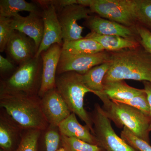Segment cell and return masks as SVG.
I'll list each match as a JSON object with an SVG mask.
<instances>
[{
  "label": "cell",
  "instance_id": "6da1fadb",
  "mask_svg": "<svg viewBox=\"0 0 151 151\" xmlns=\"http://www.w3.org/2000/svg\"><path fill=\"white\" fill-rule=\"evenodd\" d=\"M0 105L20 129L42 131L48 127L37 95L1 90Z\"/></svg>",
  "mask_w": 151,
  "mask_h": 151
},
{
  "label": "cell",
  "instance_id": "7a4b0ae2",
  "mask_svg": "<svg viewBox=\"0 0 151 151\" xmlns=\"http://www.w3.org/2000/svg\"><path fill=\"white\" fill-rule=\"evenodd\" d=\"M110 52L111 66L103 84L126 79L151 83V54L141 44L135 48Z\"/></svg>",
  "mask_w": 151,
  "mask_h": 151
},
{
  "label": "cell",
  "instance_id": "3957f363",
  "mask_svg": "<svg viewBox=\"0 0 151 151\" xmlns=\"http://www.w3.org/2000/svg\"><path fill=\"white\" fill-rule=\"evenodd\" d=\"M103 103L107 117L119 128L126 127L141 139L150 143L151 116L132 106L111 100L103 92H95Z\"/></svg>",
  "mask_w": 151,
  "mask_h": 151
},
{
  "label": "cell",
  "instance_id": "277c9868",
  "mask_svg": "<svg viewBox=\"0 0 151 151\" xmlns=\"http://www.w3.org/2000/svg\"><path fill=\"white\" fill-rule=\"evenodd\" d=\"M55 85L71 113L84 122L94 135L92 117L84 108V101L85 94L92 92L83 84L81 74L67 72L56 75Z\"/></svg>",
  "mask_w": 151,
  "mask_h": 151
},
{
  "label": "cell",
  "instance_id": "5b68a950",
  "mask_svg": "<svg viewBox=\"0 0 151 151\" xmlns=\"http://www.w3.org/2000/svg\"><path fill=\"white\" fill-rule=\"evenodd\" d=\"M42 72L41 56L35 57L19 66L11 76L1 81V90L38 95L41 84Z\"/></svg>",
  "mask_w": 151,
  "mask_h": 151
},
{
  "label": "cell",
  "instance_id": "8992f818",
  "mask_svg": "<svg viewBox=\"0 0 151 151\" xmlns=\"http://www.w3.org/2000/svg\"><path fill=\"white\" fill-rule=\"evenodd\" d=\"M82 4L92 13L127 27L137 24L136 0H83Z\"/></svg>",
  "mask_w": 151,
  "mask_h": 151
},
{
  "label": "cell",
  "instance_id": "52a82bcc",
  "mask_svg": "<svg viewBox=\"0 0 151 151\" xmlns=\"http://www.w3.org/2000/svg\"><path fill=\"white\" fill-rule=\"evenodd\" d=\"M94 135L98 145L104 151H138L116 134L111 121L99 104L94 105L92 116Z\"/></svg>",
  "mask_w": 151,
  "mask_h": 151
},
{
  "label": "cell",
  "instance_id": "ba28073f",
  "mask_svg": "<svg viewBox=\"0 0 151 151\" xmlns=\"http://www.w3.org/2000/svg\"><path fill=\"white\" fill-rule=\"evenodd\" d=\"M110 60L111 53L106 50L94 54L73 55L62 50L56 75L67 72L83 74L94 66L108 62Z\"/></svg>",
  "mask_w": 151,
  "mask_h": 151
},
{
  "label": "cell",
  "instance_id": "9c48e42d",
  "mask_svg": "<svg viewBox=\"0 0 151 151\" xmlns=\"http://www.w3.org/2000/svg\"><path fill=\"white\" fill-rule=\"evenodd\" d=\"M89 8L78 4L68 6L57 13L62 29L63 42L83 38L81 35L84 27L77 24V21L86 19L92 14Z\"/></svg>",
  "mask_w": 151,
  "mask_h": 151
},
{
  "label": "cell",
  "instance_id": "30bf717a",
  "mask_svg": "<svg viewBox=\"0 0 151 151\" xmlns=\"http://www.w3.org/2000/svg\"><path fill=\"white\" fill-rule=\"evenodd\" d=\"M5 51L8 58L19 66L34 58L37 50L35 42L32 39L15 30L7 44Z\"/></svg>",
  "mask_w": 151,
  "mask_h": 151
},
{
  "label": "cell",
  "instance_id": "8fae6325",
  "mask_svg": "<svg viewBox=\"0 0 151 151\" xmlns=\"http://www.w3.org/2000/svg\"><path fill=\"white\" fill-rule=\"evenodd\" d=\"M41 9L44 22L43 35L36 57L40 56L42 52L52 45L58 44L62 46L63 44L62 29L54 7L49 6Z\"/></svg>",
  "mask_w": 151,
  "mask_h": 151
},
{
  "label": "cell",
  "instance_id": "7c38bea8",
  "mask_svg": "<svg viewBox=\"0 0 151 151\" xmlns=\"http://www.w3.org/2000/svg\"><path fill=\"white\" fill-rule=\"evenodd\" d=\"M41 105L49 125L58 127L71 112L56 88L50 89L40 98Z\"/></svg>",
  "mask_w": 151,
  "mask_h": 151
},
{
  "label": "cell",
  "instance_id": "4fadbf2b",
  "mask_svg": "<svg viewBox=\"0 0 151 151\" xmlns=\"http://www.w3.org/2000/svg\"><path fill=\"white\" fill-rule=\"evenodd\" d=\"M83 24L89 29L91 32L97 34L119 36L139 42V38L135 27H127L98 15H90L85 19Z\"/></svg>",
  "mask_w": 151,
  "mask_h": 151
},
{
  "label": "cell",
  "instance_id": "5bb4252c",
  "mask_svg": "<svg viewBox=\"0 0 151 151\" xmlns=\"http://www.w3.org/2000/svg\"><path fill=\"white\" fill-rule=\"evenodd\" d=\"M62 50V46L55 44L41 53L42 60V76L38 94L40 98L49 90L56 88L57 69Z\"/></svg>",
  "mask_w": 151,
  "mask_h": 151
},
{
  "label": "cell",
  "instance_id": "9a60e30c",
  "mask_svg": "<svg viewBox=\"0 0 151 151\" xmlns=\"http://www.w3.org/2000/svg\"><path fill=\"white\" fill-rule=\"evenodd\" d=\"M42 12L29 13L25 17L17 14L11 18L12 28L32 39L37 50L43 35L44 22Z\"/></svg>",
  "mask_w": 151,
  "mask_h": 151
},
{
  "label": "cell",
  "instance_id": "2e32d148",
  "mask_svg": "<svg viewBox=\"0 0 151 151\" xmlns=\"http://www.w3.org/2000/svg\"><path fill=\"white\" fill-rule=\"evenodd\" d=\"M60 134L69 138H75L84 142L97 145L95 136L87 126L81 125L78 122L74 113H71L58 126Z\"/></svg>",
  "mask_w": 151,
  "mask_h": 151
},
{
  "label": "cell",
  "instance_id": "e0dca14e",
  "mask_svg": "<svg viewBox=\"0 0 151 151\" xmlns=\"http://www.w3.org/2000/svg\"><path fill=\"white\" fill-rule=\"evenodd\" d=\"M84 37L96 41L105 50L109 52L135 48L140 45V43L137 41L128 39L117 35H101L91 32Z\"/></svg>",
  "mask_w": 151,
  "mask_h": 151
},
{
  "label": "cell",
  "instance_id": "ac0fdd59",
  "mask_svg": "<svg viewBox=\"0 0 151 151\" xmlns=\"http://www.w3.org/2000/svg\"><path fill=\"white\" fill-rule=\"evenodd\" d=\"M103 92L111 100L119 101L130 100L145 93V91L130 86L124 80H120L104 84Z\"/></svg>",
  "mask_w": 151,
  "mask_h": 151
},
{
  "label": "cell",
  "instance_id": "d6986e66",
  "mask_svg": "<svg viewBox=\"0 0 151 151\" xmlns=\"http://www.w3.org/2000/svg\"><path fill=\"white\" fill-rule=\"evenodd\" d=\"M111 66L110 60L94 66L83 74H81L83 84L92 93L102 92L104 90L103 80Z\"/></svg>",
  "mask_w": 151,
  "mask_h": 151
},
{
  "label": "cell",
  "instance_id": "ffe728a7",
  "mask_svg": "<svg viewBox=\"0 0 151 151\" xmlns=\"http://www.w3.org/2000/svg\"><path fill=\"white\" fill-rule=\"evenodd\" d=\"M22 11L31 12H42V9L32 1L28 2L24 0H1L0 16L12 17Z\"/></svg>",
  "mask_w": 151,
  "mask_h": 151
},
{
  "label": "cell",
  "instance_id": "44dd1931",
  "mask_svg": "<svg viewBox=\"0 0 151 151\" xmlns=\"http://www.w3.org/2000/svg\"><path fill=\"white\" fill-rule=\"evenodd\" d=\"M63 51L73 55L91 54L105 50L96 41L84 37L78 40L63 42Z\"/></svg>",
  "mask_w": 151,
  "mask_h": 151
},
{
  "label": "cell",
  "instance_id": "7402d4cb",
  "mask_svg": "<svg viewBox=\"0 0 151 151\" xmlns=\"http://www.w3.org/2000/svg\"><path fill=\"white\" fill-rule=\"evenodd\" d=\"M9 118L1 116L0 146L4 151H11L19 136V128Z\"/></svg>",
  "mask_w": 151,
  "mask_h": 151
},
{
  "label": "cell",
  "instance_id": "603a6c76",
  "mask_svg": "<svg viewBox=\"0 0 151 151\" xmlns=\"http://www.w3.org/2000/svg\"><path fill=\"white\" fill-rule=\"evenodd\" d=\"M136 15L137 24L151 32V0H136Z\"/></svg>",
  "mask_w": 151,
  "mask_h": 151
},
{
  "label": "cell",
  "instance_id": "cb8c5ba5",
  "mask_svg": "<svg viewBox=\"0 0 151 151\" xmlns=\"http://www.w3.org/2000/svg\"><path fill=\"white\" fill-rule=\"evenodd\" d=\"M61 145L65 151H103L97 145H92L76 138L67 137L62 135Z\"/></svg>",
  "mask_w": 151,
  "mask_h": 151
},
{
  "label": "cell",
  "instance_id": "d4e9b609",
  "mask_svg": "<svg viewBox=\"0 0 151 151\" xmlns=\"http://www.w3.org/2000/svg\"><path fill=\"white\" fill-rule=\"evenodd\" d=\"M41 131L37 129L27 130L21 138L16 151H37V145Z\"/></svg>",
  "mask_w": 151,
  "mask_h": 151
},
{
  "label": "cell",
  "instance_id": "484cf974",
  "mask_svg": "<svg viewBox=\"0 0 151 151\" xmlns=\"http://www.w3.org/2000/svg\"><path fill=\"white\" fill-rule=\"evenodd\" d=\"M45 151H56L61 144V135L58 127L49 125L44 135Z\"/></svg>",
  "mask_w": 151,
  "mask_h": 151
},
{
  "label": "cell",
  "instance_id": "4316f807",
  "mask_svg": "<svg viewBox=\"0 0 151 151\" xmlns=\"http://www.w3.org/2000/svg\"><path fill=\"white\" fill-rule=\"evenodd\" d=\"M121 138L133 148L138 151H151L150 143L144 140L128 129L124 127L121 133Z\"/></svg>",
  "mask_w": 151,
  "mask_h": 151
},
{
  "label": "cell",
  "instance_id": "83f0119b",
  "mask_svg": "<svg viewBox=\"0 0 151 151\" xmlns=\"http://www.w3.org/2000/svg\"><path fill=\"white\" fill-rule=\"evenodd\" d=\"M10 18L0 16V52H4L15 30L11 25Z\"/></svg>",
  "mask_w": 151,
  "mask_h": 151
},
{
  "label": "cell",
  "instance_id": "f1b7e54d",
  "mask_svg": "<svg viewBox=\"0 0 151 151\" xmlns=\"http://www.w3.org/2000/svg\"><path fill=\"white\" fill-rule=\"evenodd\" d=\"M116 102L130 105L142 111L146 115L150 116V108L146 92L130 100Z\"/></svg>",
  "mask_w": 151,
  "mask_h": 151
},
{
  "label": "cell",
  "instance_id": "f546056e",
  "mask_svg": "<svg viewBox=\"0 0 151 151\" xmlns=\"http://www.w3.org/2000/svg\"><path fill=\"white\" fill-rule=\"evenodd\" d=\"M42 8L47 6H52L59 12L68 6L77 4V0H36L33 1Z\"/></svg>",
  "mask_w": 151,
  "mask_h": 151
},
{
  "label": "cell",
  "instance_id": "4dcf8cb0",
  "mask_svg": "<svg viewBox=\"0 0 151 151\" xmlns=\"http://www.w3.org/2000/svg\"><path fill=\"white\" fill-rule=\"evenodd\" d=\"M135 27L139 38V42L151 54V32L138 24Z\"/></svg>",
  "mask_w": 151,
  "mask_h": 151
},
{
  "label": "cell",
  "instance_id": "1f68e13d",
  "mask_svg": "<svg viewBox=\"0 0 151 151\" xmlns=\"http://www.w3.org/2000/svg\"><path fill=\"white\" fill-rule=\"evenodd\" d=\"M19 66L7 58L0 55V73L1 75L10 74V76L17 69Z\"/></svg>",
  "mask_w": 151,
  "mask_h": 151
},
{
  "label": "cell",
  "instance_id": "d6a6232c",
  "mask_svg": "<svg viewBox=\"0 0 151 151\" xmlns=\"http://www.w3.org/2000/svg\"><path fill=\"white\" fill-rule=\"evenodd\" d=\"M143 84H144V89L146 94L147 96L148 100L150 105V116H151V123L150 126V132H151V83L149 81H143Z\"/></svg>",
  "mask_w": 151,
  "mask_h": 151
},
{
  "label": "cell",
  "instance_id": "836d02e7",
  "mask_svg": "<svg viewBox=\"0 0 151 151\" xmlns=\"http://www.w3.org/2000/svg\"><path fill=\"white\" fill-rule=\"evenodd\" d=\"M56 151H65V150L64 147H63L62 146V147H60Z\"/></svg>",
  "mask_w": 151,
  "mask_h": 151
},
{
  "label": "cell",
  "instance_id": "e575fe53",
  "mask_svg": "<svg viewBox=\"0 0 151 151\" xmlns=\"http://www.w3.org/2000/svg\"></svg>",
  "mask_w": 151,
  "mask_h": 151
}]
</instances>
